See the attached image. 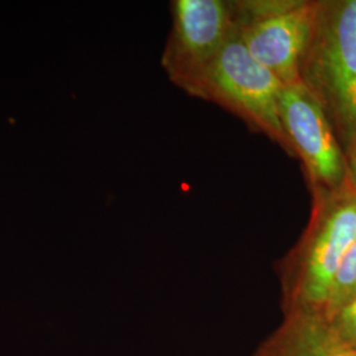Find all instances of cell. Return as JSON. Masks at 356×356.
<instances>
[{"label":"cell","mask_w":356,"mask_h":356,"mask_svg":"<svg viewBox=\"0 0 356 356\" xmlns=\"http://www.w3.org/2000/svg\"><path fill=\"white\" fill-rule=\"evenodd\" d=\"M313 209L300 242L280 269L284 314L322 313L332 281L356 241V189L313 191Z\"/></svg>","instance_id":"cell-1"},{"label":"cell","mask_w":356,"mask_h":356,"mask_svg":"<svg viewBox=\"0 0 356 356\" xmlns=\"http://www.w3.org/2000/svg\"><path fill=\"white\" fill-rule=\"evenodd\" d=\"M300 82L322 106L347 156L356 144V0H317Z\"/></svg>","instance_id":"cell-2"},{"label":"cell","mask_w":356,"mask_h":356,"mask_svg":"<svg viewBox=\"0 0 356 356\" xmlns=\"http://www.w3.org/2000/svg\"><path fill=\"white\" fill-rule=\"evenodd\" d=\"M282 86L280 79L247 51L235 23L225 48L188 94L225 107L293 154L279 115Z\"/></svg>","instance_id":"cell-3"},{"label":"cell","mask_w":356,"mask_h":356,"mask_svg":"<svg viewBox=\"0 0 356 356\" xmlns=\"http://www.w3.org/2000/svg\"><path fill=\"white\" fill-rule=\"evenodd\" d=\"M231 4L239 36L250 54L284 86L298 83L317 0H251Z\"/></svg>","instance_id":"cell-4"},{"label":"cell","mask_w":356,"mask_h":356,"mask_svg":"<svg viewBox=\"0 0 356 356\" xmlns=\"http://www.w3.org/2000/svg\"><path fill=\"white\" fill-rule=\"evenodd\" d=\"M235 31L231 1L175 0L161 57L169 79L186 92L214 63Z\"/></svg>","instance_id":"cell-5"},{"label":"cell","mask_w":356,"mask_h":356,"mask_svg":"<svg viewBox=\"0 0 356 356\" xmlns=\"http://www.w3.org/2000/svg\"><path fill=\"white\" fill-rule=\"evenodd\" d=\"M279 115L292 153L304 164L312 193L335 191L350 181L347 157L330 122L301 82L282 86Z\"/></svg>","instance_id":"cell-6"},{"label":"cell","mask_w":356,"mask_h":356,"mask_svg":"<svg viewBox=\"0 0 356 356\" xmlns=\"http://www.w3.org/2000/svg\"><path fill=\"white\" fill-rule=\"evenodd\" d=\"M254 356H356L319 313H288Z\"/></svg>","instance_id":"cell-7"},{"label":"cell","mask_w":356,"mask_h":356,"mask_svg":"<svg viewBox=\"0 0 356 356\" xmlns=\"http://www.w3.org/2000/svg\"><path fill=\"white\" fill-rule=\"evenodd\" d=\"M356 296V241L344 256L343 261L332 281L329 298L323 312L325 318H331Z\"/></svg>","instance_id":"cell-8"},{"label":"cell","mask_w":356,"mask_h":356,"mask_svg":"<svg viewBox=\"0 0 356 356\" xmlns=\"http://www.w3.org/2000/svg\"><path fill=\"white\" fill-rule=\"evenodd\" d=\"M327 319L331 329L343 341L356 348V296L337 314Z\"/></svg>","instance_id":"cell-9"},{"label":"cell","mask_w":356,"mask_h":356,"mask_svg":"<svg viewBox=\"0 0 356 356\" xmlns=\"http://www.w3.org/2000/svg\"><path fill=\"white\" fill-rule=\"evenodd\" d=\"M347 165L350 173V181L356 189V144L351 148V151L347 153Z\"/></svg>","instance_id":"cell-10"}]
</instances>
